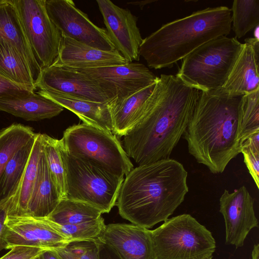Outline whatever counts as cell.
Segmentation results:
<instances>
[{"mask_svg":"<svg viewBox=\"0 0 259 259\" xmlns=\"http://www.w3.org/2000/svg\"><path fill=\"white\" fill-rule=\"evenodd\" d=\"M60 140L71 155L91 161L118 177L124 178L134 168L113 133L83 122L68 127Z\"/></svg>","mask_w":259,"mask_h":259,"instance_id":"ba28073f","label":"cell"},{"mask_svg":"<svg viewBox=\"0 0 259 259\" xmlns=\"http://www.w3.org/2000/svg\"><path fill=\"white\" fill-rule=\"evenodd\" d=\"M41 69L57 58L61 33L47 14L45 0H12Z\"/></svg>","mask_w":259,"mask_h":259,"instance_id":"9c48e42d","label":"cell"},{"mask_svg":"<svg viewBox=\"0 0 259 259\" xmlns=\"http://www.w3.org/2000/svg\"><path fill=\"white\" fill-rule=\"evenodd\" d=\"M61 199L50 174L43 147L36 178L28 201L25 215L47 218L55 209Z\"/></svg>","mask_w":259,"mask_h":259,"instance_id":"44dd1931","label":"cell"},{"mask_svg":"<svg viewBox=\"0 0 259 259\" xmlns=\"http://www.w3.org/2000/svg\"><path fill=\"white\" fill-rule=\"evenodd\" d=\"M199 92L176 76L158 77L145 112L123 136L128 157L138 165L169 158L186 131Z\"/></svg>","mask_w":259,"mask_h":259,"instance_id":"6da1fadb","label":"cell"},{"mask_svg":"<svg viewBox=\"0 0 259 259\" xmlns=\"http://www.w3.org/2000/svg\"><path fill=\"white\" fill-rule=\"evenodd\" d=\"M47 220L54 229L67 237L71 242H97L100 240L106 226L102 217L90 222L72 225H59Z\"/></svg>","mask_w":259,"mask_h":259,"instance_id":"1f68e13d","label":"cell"},{"mask_svg":"<svg viewBox=\"0 0 259 259\" xmlns=\"http://www.w3.org/2000/svg\"><path fill=\"white\" fill-rule=\"evenodd\" d=\"M64 109L34 91L21 97L0 98V111L26 120L50 119L59 115Z\"/></svg>","mask_w":259,"mask_h":259,"instance_id":"603a6c76","label":"cell"},{"mask_svg":"<svg viewBox=\"0 0 259 259\" xmlns=\"http://www.w3.org/2000/svg\"><path fill=\"white\" fill-rule=\"evenodd\" d=\"M12 197L0 203V251L7 248L6 220L11 206Z\"/></svg>","mask_w":259,"mask_h":259,"instance_id":"8d00e7d4","label":"cell"},{"mask_svg":"<svg viewBox=\"0 0 259 259\" xmlns=\"http://www.w3.org/2000/svg\"><path fill=\"white\" fill-rule=\"evenodd\" d=\"M98 259H121L117 252L101 240L97 242Z\"/></svg>","mask_w":259,"mask_h":259,"instance_id":"74e56055","label":"cell"},{"mask_svg":"<svg viewBox=\"0 0 259 259\" xmlns=\"http://www.w3.org/2000/svg\"><path fill=\"white\" fill-rule=\"evenodd\" d=\"M244 162L257 189H259V148L251 146L240 148Z\"/></svg>","mask_w":259,"mask_h":259,"instance_id":"836d02e7","label":"cell"},{"mask_svg":"<svg viewBox=\"0 0 259 259\" xmlns=\"http://www.w3.org/2000/svg\"><path fill=\"white\" fill-rule=\"evenodd\" d=\"M188 172L170 158L138 165L126 176L116 205L120 216L150 229L173 214L188 192Z\"/></svg>","mask_w":259,"mask_h":259,"instance_id":"7a4b0ae2","label":"cell"},{"mask_svg":"<svg viewBox=\"0 0 259 259\" xmlns=\"http://www.w3.org/2000/svg\"><path fill=\"white\" fill-rule=\"evenodd\" d=\"M102 212L88 203L66 198L60 200L48 220L59 225L83 223L98 219Z\"/></svg>","mask_w":259,"mask_h":259,"instance_id":"4316f807","label":"cell"},{"mask_svg":"<svg viewBox=\"0 0 259 259\" xmlns=\"http://www.w3.org/2000/svg\"><path fill=\"white\" fill-rule=\"evenodd\" d=\"M212 257H213V256L209 257H208V258H206V259H212Z\"/></svg>","mask_w":259,"mask_h":259,"instance_id":"ee69618b","label":"cell"},{"mask_svg":"<svg viewBox=\"0 0 259 259\" xmlns=\"http://www.w3.org/2000/svg\"><path fill=\"white\" fill-rule=\"evenodd\" d=\"M128 63L116 49L101 50L61 34L57 58L52 65L74 69L96 68Z\"/></svg>","mask_w":259,"mask_h":259,"instance_id":"ac0fdd59","label":"cell"},{"mask_svg":"<svg viewBox=\"0 0 259 259\" xmlns=\"http://www.w3.org/2000/svg\"><path fill=\"white\" fill-rule=\"evenodd\" d=\"M0 39L18 53L28 65L35 84L41 71L12 0L0 5Z\"/></svg>","mask_w":259,"mask_h":259,"instance_id":"d6986e66","label":"cell"},{"mask_svg":"<svg viewBox=\"0 0 259 259\" xmlns=\"http://www.w3.org/2000/svg\"><path fill=\"white\" fill-rule=\"evenodd\" d=\"M241 98L218 90L200 91L183 135L189 153L213 174L223 172L230 161L241 153L238 138Z\"/></svg>","mask_w":259,"mask_h":259,"instance_id":"3957f363","label":"cell"},{"mask_svg":"<svg viewBox=\"0 0 259 259\" xmlns=\"http://www.w3.org/2000/svg\"><path fill=\"white\" fill-rule=\"evenodd\" d=\"M238 140L259 132V90L241 96L238 115Z\"/></svg>","mask_w":259,"mask_h":259,"instance_id":"4dcf8cb0","label":"cell"},{"mask_svg":"<svg viewBox=\"0 0 259 259\" xmlns=\"http://www.w3.org/2000/svg\"><path fill=\"white\" fill-rule=\"evenodd\" d=\"M100 240L111 246L121 259H153L150 230L133 224L106 225Z\"/></svg>","mask_w":259,"mask_h":259,"instance_id":"2e32d148","label":"cell"},{"mask_svg":"<svg viewBox=\"0 0 259 259\" xmlns=\"http://www.w3.org/2000/svg\"><path fill=\"white\" fill-rule=\"evenodd\" d=\"M231 11L232 29L237 39L258 26V0H235Z\"/></svg>","mask_w":259,"mask_h":259,"instance_id":"f546056e","label":"cell"},{"mask_svg":"<svg viewBox=\"0 0 259 259\" xmlns=\"http://www.w3.org/2000/svg\"><path fill=\"white\" fill-rule=\"evenodd\" d=\"M251 258L252 259H259V244L258 243L254 245L252 253H251Z\"/></svg>","mask_w":259,"mask_h":259,"instance_id":"60d3db41","label":"cell"},{"mask_svg":"<svg viewBox=\"0 0 259 259\" xmlns=\"http://www.w3.org/2000/svg\"><path fill=\"white\" fill-rule=\"evenodd\" d=\"M6 2V0H0V5L5 3Z\"/></svg>","mask_w":259,"mask_h":259,"instance_id":"b9f144b4","label":"cell"},{"mask_svg":"<svg viewBox=\"0 0 259 259\" xmlns=\"http://www.w3.org/2000/svg\"><path fill=\"white\" fill-rule=\"evenodd\" d=\"M46 250L38 247L16 246L0 259H34Z\"/></svg>","mask_w":259,"mask_h":259,"instance_id":"d590c367","label":"cell"},{"mask_svg":"<svg viewBox=\"0 0 259 259\" xmlns=\"http://www.w3.org/2000/svg\"><path fill=\"white\" fill-rule=\"evenodd\" d=\"M108 37L115 49L128 62L139 61L142 42L138 19L127 9L109 0H97Z\"/></svg>","mask_w":259,"mask_h":259,"instance_id":"4fadbf2b","label":"cell"},{"mask_svg":"<svg viewBox=\"0 0 259 259\" xmlns=\"http://www.w3.org/2000/svg\"><path fill=\"white\" fill-rule=\"evenodd\" d=\"M41 259H62L54 249H47L40 254Z\"/></svg>","mask_w":259,"mask_h":259,"instance_id":"f35d334b","label":"cell"},{"mask_svg":"<svg viewBox=\"0 0 259 259\" xmlns=\"http://www.w3.org/2000/svg\"><path fill=\"white\" fill-rule=\"evenodd\" d=\"M45 7L62 34L101 50L115 49L106 29L94 24L72 0H45Z\"/></svg>","mask_w":259,"mask_h":259,"instance_id":"30bf717a","label":"cell"},{"mask_svg":"<svg viewBox=\"0 0 259 259\" xmlns=\"http://www.w3.org/2000/svg\"><path fill=\"white\" fill-rule=\"evenodd\" d=\"M243 46L236 37L223 36L212 39L184 58L176 76L200 91L219 90L227 81Z\"/></svg>","mask_w":259,"mask_h":259,"instance_id":"5b68a950","label":"cell"},{"mask_svg":"<svg viewBox=\"0 0 259 259\" xmlns=\"http://www.w3.org/2000/svg\"><path fill=\"white\" fill-rule=\"evenodd\" d=\"M97 242H72L54 250L62 259H98Z\"/></svg>","mask_w":259,"mask_h":259,"instance_id":"d6a6232c","label":"cell"},{"mask_svg":"<svg viewBox=\"0 0 259 259\" xmlns=\"http://www.w3.org/2000/svg\"><path fill=\"white\" fill-rule=\"evenodd\" d=\"M34 259H41L40 254L39 256H38L36 257L35 258H34Z\"/></svg>","mask_w":259,"mask_h":259,"instance_id":"7bdbcfd3","label":"cell"},{"mask_svg":"<svg viewBox=\"0 0 259 259\" xmlns=\"http://www.w3.org/2000/svg\"><path fill=\"white\" fill-rule=\"evenodd\" d=\"M150 235L153 259H206L215 250L211 232L189 214L168 218Z\"/></svg>","mask_w":259,"mask_h":259,"instance_id":"8992f818","label":"cell"},{"mask_svg":"<svg viewBox=\"0 0 259 259\" xmlns=\"http://www.w3.org/2000/svg\"><path fill=\"white\" fill-rule=\"evenodd\" d=\"M6 225V249L26 246L55 249L64 247L71 242L54 229L46 218L8 215Z\"/></svg>","mask_w":259,"mask_h":259,"instance_id":"5bb4252c","label":"cell"},{"mask_svg":"<svg viewBox=\"0 0 259 259\" xmlns=\"http://www.w3.org/2000/svg\"><path fill=\"white\" fill-rule=\"evenodd\" d=\"M254 201L244 186L232 192L224 190L219 202L225 221L226 244L237 248L243 246L250 231L258 227Z\"/></svg>","mask_w":259,"mask_h":259,"instance_id":"7c38bea8","label":"cell"},{"mask_svg":"<svg viewBox=\"0 0 259 259\" xmlns=\"http://www.w3.org/2000/svg\"><path fill=\"white\" fill-rule=\"evenodd\" d=\"M240 53L223 87L218 90L230 97H239L259 90V39L244 40Z\"/></svg>","mask_w":259,"mask_h":259,"instance_id":"e0dca14e","label":"cell"},{"mask_svg":"<svg viewBox=\"0 0 259 259\" xmlns=\"http://www.w3.org/2000/svg\"><path fill=\"white\" fill-rule=\"evenodd\" d=\"M0 75L18 85L36 90L27 63L2 39H0Z\"/></svg>","mask_w":259,"mask_h":259,"instance_id":"484cf974","label":"cell"},{"mask_svg":"<svg viewBox=\"0 0 259 259\" xmlns=\"http://www.w3.org/2000/svg\"><path fill=\"white\" fill-rule=\"evenodd\" d=\"M66 170V198L91 205L102 213L116 205L124 178L113 175L87 159L68 153L61 141Z\"/></svg>","mask_w":259,"mask_h":259,"instance_id":"52a82bcc","label":"cell"},{"mask_svg":"<svg viewBox=\"0 0 259 259\" xmlns=\"http://www.w3.org/2000/svg\"><path fill=\"white\" fill-rule=\"evenodd\" d=\"M35 134L31 127L20 123H13L0 130V178L11 157Z\"/></svg>","mask_w":259,"mask_h":259,"instance_id":"83f0119b","label":"cell"},{"mask_svg":"<svg viewBox=\"0 0 259 259\" xmlns=\"http://www.w3.org/2000/svg\"><path fill=\"white\" fill-rule=\"evenodd\" d=\"M44 151L48 166L61 199L67 195L66 170L61 151L60 140L42 134Z\"/></svg>","mask_w":259,"mask_h":259,"instance_id":"f1b7e54d","label":"cell"},{"mask_svg":"<svg viewBox=\"0 0 259 259\" xmlns=\"http://www.w3.org/2000/svg\"><path fill=\"white\" fill-rule=\"evenodd\" d=\"M37 93L76 114L83 122L112 133L108 103L82 100L67 95L39 90Z\"/></svg>","mask_w":259,"mask_h":259,"instance_id":"ffe728a7","label":"cell"},{"mask_svg":"<svg viewBox=\"0 0 259 259\" xmlns=\"http://www.w3.org/2000/svg\"><path fill=\"white\" fill-rule=\"evenodd\" d=\"M36 89L63 94L76 98L109 103L99 85L85 73L74 69L52 65L42 68L35 84Z\"/></svg>","mask_w":259,"mask_h":259,"instance_id":"9a60e30c","label":"cell"},{"mask_svg":"<svg viewBox=\"0 0 259 259\" xmlns=\"http://www.w3.org/2000/svg\"><path fill=\"white\" fill-rule=\"evenodd\" d=\"M155 2H156V1L146 0V1L129 2V3H127V4H130L131 5L138 6L141 9H142L146 5L151 4V3Z\"/></svg>","mask_w":259,"mask_h":259,"instance_id":"ab89813d","label":"cell"},{"mask_svg":"<svg viewBox=\"0 0 259 259\" xmlns=\"http://www.w3.org/2000/svg\"><path fill=\"white\" fill-rule=\"evenodd\" d=\"M35 137L16 151L6 164L0 178V203L16 193L28 163Z\"/></svg>","mask_w":259,"mask_h":259,"instance_id":"d4e9b609","label":"cell"},{"mask_svg":"<svg viewBox=\"0 0 259 259\" xmlns=\"http://www.w3.org/2000/svg\"><path fill=\"white\" fill-rule=\"evenodd\" d=\"M43 148L42 134L36 133L32 151L18 189L12 197L8 215H25L28 201L36 178Z\"/></svg>","mask_w":259,"mask_h":259,"instance_id":"cb8c5ba5","label":"cell"},{"mask_svg":"<svg viewBox=\"0 0 259 259\" xmlns=\"http://www.w3.org/2000/svg\"><path fill=\"white\" fill-rule=\"evenodd\" d=\"M155 83L121 100L108 103L114 135L124 136L139 121L147 109Z\"/></svg>","mask_w":259,"mask_h":259,"instance_id":"7402d4cb","label":"cell"},{"mask_svg":"<svg viewBox=\"0 0 259 259\" xmlns=\"http://www.w3.org/2000/svg\"><path fill=\"white\" fill-rule=\"evenodd\" d=\"M74 69L93 79L108 97L109 103L121 100L155 83L158 78L145 65L139 63Z\"/></svg>","mask_w":259,"mask_h":259,"instance_id":"8fae6325","label":"cell"},{"mask_svg":"<svg viewBox=\"0 0 259 259\" xmlns=\"http://www.w3.org/2000/svg\"><path fill=\"white\" fill-rule=\"evenodd\" d=\"M231 11L226 6L207 8L163 25L143 39L139 55L150 68H171L200 46L228 35Z\"/></svg>","mask_w":259,"mask_h":259,"instance_id":"277c9868","label":"cell"},{"mask_svg":"<svg viewBox=\"0 0 259 259\" xmlns=\"http://www.w3.org/2000/svg\"><path fill=\"white\" fill-rule=\"evenodd\" d=\"M34 91L15 83L0 75V98L21 97Z\"/></svg>","mask_w":259,"mask_h":259,"instance_id":"e575fe53","label":"cell"}]
</instances>
